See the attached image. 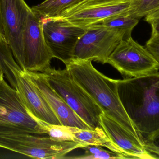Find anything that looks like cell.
Segmentation results:
<instances>
[{
	"label": "cell",
	"mask_w": 159,
	"mask_h": 159,
	"mask_svg": "<svg viewBox=\"0 0 159 159\" xmlns=\"http://www.w3.org/2000/svg\"><path fill=\"white\" fill-rule=\"evenodd\" d=\"M45 40L54 58L67 64L74 58L77 42L86 29L58 18H40Z\"/></svg>",
	"instance_id": "30bf717a"
},
{
	"label": "cell",
	"mask_w": 159,
	"mask_h": 159,
	"mask_svg": "<svg viewBox=\"0 0 159 159\" xmlns=\"http://www.w3.org/2000/svg\"><path fill=\"white\" fill-rule=\"evenodd\" d=\"M0 41L2 42H7L5 36L4 34L1 16H0Z\"/></svg>",
	"instance_id": "484cf974"
},
{
	"label": "cell",
	"mask_w": 159,
	"mask_h": 159,
	"mask_svg": "<svg viewBox=\"0 0 159 159\" xmlns=\"http://www.w3.org/2000/svg\"><path fill=\"white\" fill-rule=\"evenodd\" d=\"M38 120L48 136L58 141H73L75 139L72 132V127L54 125Z\"/></svg>",
	"instance_id": "ffe728a7"
},
{
	"label": "cell",
	"mask_w": 159,
	"mask_h": 159,
	"mask_svg": "<svg viewBox=\"0 0 159 159\" xmlns=\"http://www.w3.org/2000/svg\"><path fill=\"white\" fill-rule=\"evenodd\" d=\"M83 0H45L31 7L33 12L40 18H55L64 11L75 6Z\"/></svg>",
	"instance_id": "2e32d148"
},
{
	"label": "cell",
	"mask_w": 159,
	"mask_h": 159,
	"mask_svg": "<svg viewBox=\"0 0 159 159\" xmlns=\"http://www.w3.org/2000/svg\"><path fill=\"white\" fill-rule=\"evenodd\" d=\"M130 36L125 31L119 29L104 26L89 27L76 44L74 58L107 63L120 42Z\"/></svg>",
	"instance_id": "52a82bcc"
},
{
	"label": "cell",
	"mask_w": 159,
	"mask_h": 159,
	"mask_svg": "<svg viewBox=\"0 0 159 159\" xmlns=\"http://www.w3.org/2000/svg\"><path fill=\"white\" fill-rule=\"evenodd\" d=\"M146 48L159 66V35H151V37L146 42Z\"/></svg>",
	"instance_id": "603a6c76"
},
{
	"label": "cell",
	"mask_w": 159,
	"mask_h": 159,
	"mask_svg": "<svg viewBox=\"0 0 159 159\" xmlns=\"http://www.w3.org/2000/svg\"><path fill=\"white\" fill-rule=\"evenodd\" d=\"M127 13L110 17L99 21L89 27L104 26L108 28H115L123 30L128 34L131 35L133 30L137 25L139 20L128 16Z\"/></svg>",
	"instance_id": "ac0fdd59"
},
{
	"label": "cell",
	"mask_w": 159,
	"mask_h": 159,
	"mask_svg": "<svg viewBox=\"0 0 159 159\" xmlns=\"http://www.w3.org/2000/svg\"><path fill=\"white\" fill-rule=\"evenodd\" d=\"M131 5L127 13L134 18L140 20L159 9V0H131Z\"/></svg>",
	"instance_id": "d6986e66"
},
{
	"label": "cell",
	"mask_w": 159,
	"mask_h": 159,
	"mask_svg": "<svg viewBox=\"0 0 159 159\" xmlns=\"http://www.w3.org/2000/svg\"><path fill=\"white\" fill-rule=\"evenodd\" d=\"M22 50V71L42 73L50 67L54 57L45 40L41 19L31 8L24 28Z\"/></svg>",
	"instance_id": "ba28073f"
},
{
	"label": "cell",
	"mask_w": 159,
	"mask_h": 159,
	"mask_svg": "<svg viewBox=\"0 0 159 159\" xmlns=\"http://www.w3.org/2000/svg\"><path fill=\"white\" fill-rule=\"evenodd\" d=\"M24 72L41 91L61 125L82 129H93L86 124L52 88L42 73Z\"/></svg>",
	"instance_id": "5bb4252c"
},
{
	"label": "cell",
	"mask_w": 159,
	"mask_h": 159,
	"mask_svg": "<svg viewBox=\"0 0 159 159\" xmlns=\"http://www.w3.org/2000/svg\"><path fill=\"white\" fill-rule=\"evenodd\" d=\"M100 125L111 141L122 151L128 159H155L145 147L138 136L105 113L100 116Z\"/></svg>",
	"instance_id": "4fadbf2b"
},
{
	"label": "cell",
	"mask_w": 159,
	"mask_h": 159,
	"mask_svg": "<svg viewBox=\"0 0 159 159\" xmlns=\"http://www.w3.org/2000/svg\"><path fill=\"white\" fill-rule=\"evenodd\" d=\"M0 67L6 81L16 89V83L14 73L22 70L15 60L7 42L0 41Z\"/></svg>",
	"instance_id": "e0dca14e"
},
{
	"label": "cell",
	"mask_w": 159,
	"mask_h": 159,
	"mask_svg": "<svg viewBox=\"0 0 159 159\" xmlns=\"http://www.w3.org/2000/svg\"><path fill=\"white\" fill-rule=\"evenodd\" d=\"M117 82L122 105L144 143L159 132V73Z\"/></svg>",
	"instance_id": "6da1fadb"
},
{
	"label": "cell",
	"mask_w": 159,
	"mask_h": 159,
	"mask_svg": "<svg viewBox=\"0 0 159 159\" xmlns=\"http://www.w3.org/2000/svg\"><path fill=\"white\" fill-rule=\"evenodd\" d=\"M72 132L75 142L82 144L84 147L87 146H98L106 147L112 152L121 155L125 159H128L125 154L107 135L102 127H97L90 130L72 127Z\"/></svg>",
	"instance_id": "9a60e30c"
},
{
	"label": "cell",
	"mask_w": 159,
	"mask_h": 159,
	"mask_svg": "<svg viewBox=\"0 0 159 159\" xmlns=\"http://www.w3.org/2000/svg\"><path fill=\"white\" fill-rule=\"evenodd\" d=\"M12 133L47 135L26 109L16 90L3 77L0 79V135Z\"/></svg>",
	"instance_id": "5b68a950"
},
{
	"label": "cell",
	"mask_w": 159,
	"mask_h": 159,
	"mask_svg": "<svg viewBox=\"0 0 159 159\" xmlns=\"http://www.w3.org/2000/svg\"><path fill=\"white\" fill-rule=\"evenodd\" d=\"M84 146L73 141H58L48 135L12 133L0 135V147L34 159H63Z\"/></svg>",
	"instance_id": "277c9868"
},
{
	"label": "cell",
	"mask_w": 159,
	"mask_h": 159,
	"mask_svg": "<svg viewBox=\"0 0 159 159\" xmlns=\"http://www.w3.org/2000/svg\"><path fill=\"white\" fill-rule=\"evenodd\" d=\"M143 143L148 152L155 159H159V132Z\"/></svg>",
	"instance_id": "7402d4cb"
},
{
	"label": "cell",
	"mask_w": 159,
	"mask_h": 159,
	"mask_svg": "<svg viewBox=\"0 0 159 159\" xmlns=\"http://www.w3.org/2000/svg\"><path fill=\"white\" fill-rule=\"evenodd\" d=\"M3 77H4L3 73L2 71V69H1V67H0V79H2Z\"/></svg>",
	"instance_id": "4316f807"
},
{
	"label": "cell",
	"mask_w": 159,
	"mask_h": 159,
	"mask_svg": "<svg viewBox=\"0 0 159 159\" xmlns=\"http://www.w3.org/2000/svg\"><path fill=\"white\" fill-rule=\"evenodd\" d=\"M49 85L68 105L92 129L101 127V108L75 80L69 70L51 67L42 73Z\"/></svg>",
	"instance_id": "3957f363"
},
{
	"label": "cell",
	"mask_w": 159,
	"mask_h": 159,
	"mask_svg": "<svg viewBox=\"0 0 159 159\" xmlns=\"http://www.w3.org/2000/svg\"><path fill=\"white\" fill-rule=\"evenodd\" d=\"M65 65L75 80L89 94L103 113L139 137L120 98L117 80L109 78L96 70L91 61L74 58Z\"/></svg>",
	"instance_id": "7a4b0ae2"
},
{
	"label": "cell",
	"mask_w": 159,
	"mask_h": 159,
	"mask_svg": "<svg viewBox=\"0 0 159 159\" xmlns=\"http://www.w3.org/2000/svg\"><path fill=\"white\" fill-rule=\"evenodd\" d=\"M152 28L151 35H159V18L150 20L147 21Z\"/></svg>",
	"instance_id": "cb8c5ba5"
},
{
	"label": "cell",
	"mask_w": 159,
	"mask_h": 159,
	"mask_svg": "<svg viewBox=\"0 0 159 159\" xmlns=\"http://www.w3.org/2000/svg\"><path fill=\"white\" fill-rule=\"evenodd\" d=\"M131 5V0H83L55 18L86 29L110 17L127 13Z\"/></svg>",
	"instance_id": "9c48e42d"
},
{
	"label": "cell",
	"mask_w": 159,
	"mask_h": 159,
	"mask_svg": "<svg viewBox=\"0 0 159 159\" xmlns=\"http://www.w3.org/2000/svg\"><path fill=\"white\" fill-rule=\"evenodd\" d=\"M31 8L24 0H0V16L7 44L20 68L23 62V35Z\"/></svg>",
	"instance_id": "8fae6325"
},
{
	"label": "cell",
	"mask_w": 159,
	"mask_h": 159,
	"mask_svg": "<svg viewBox=\"0 0 159 159\" xmlns=\"http://www.w3.org/2000/svg\"><path fill=\"white\" fill-rule=\"evenodd\" d=\"M16 90L30 114L34 119L49 124L61 125L58 119L39 89L23 71L14 72Z\"/></svg>",
	"instance_id": "7c38bea8"
},
{
	"label": "cell",
	"mask_w": 159,
	"mask_h": 159,
	"mask_svg": "<svg viewBox=\"0 0 159 159\" xmlns=\"http://www.w3.org/2000/svg\"><path fill=\"white\" fill-rule=\"evenodd\" d=\"M85 152L83 155L77 157H65L63 159H125L117 153L108 151L98 146H87L82 147Z\"/></svg>",
	"instance_id": "44dd1931"
},
{
	"label": "cell",
	"mask_w": 159,
	"mask_h": 159,
	"mask_svg": "<svg viewBox=\"0 0 159 159\" xmlns=\"http://www.w3.org/2000/svg\"><path fill=\"white\" fill-rule=\"evenodd\" d=\"M107 63L126 78L155 73L159 69L158 64L149 51L131 36L120 42L108 58Z\"/></svg>",
	"instance_id": "8992f818"
},
{
	"label": "cell",
	"mask_w": 159,
	"mask_h": 159,
	"mask_svg": "<svg viewBox=\"0 0 159 159\" xmlns=\"http://www.w3.org/2000/svg\"><path fill=\"white\" fill-rule=\"evenodd\" d=\"M159 18V9L146 16L144 20L147 22L150 20Z\"/></svg>",
	"instance_id": "d4e9b609"
}]
</instances>
